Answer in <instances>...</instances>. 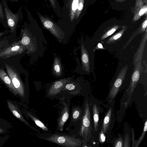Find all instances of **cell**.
I'll return each mask as SVG.
<instances>
[{
    "label": "cell",
    "mask_w": 147,
    "mask_h": 147,
    "mask_svg": "<svg viewBox=\"0 0 147 147\" xmlns=\"http://www.w3.org/2000/svg\"><path fill=\"white\" fill-rule=\"evenodd\" d=\"M26 50L20 40L14 41L0 50V58L6 59L20 54Z\"/></svg>",
    "instance_id": "277c9868"
},
{
    "label": "cell",
    "mask_w": 147,
    "mask_h": 147,
    "mask_svg": "<svg viewBox=\"0 0 147 147\" xmlns=\"http://www.w3.org/2000/svg\"><path fill=\"white\" fill-rule=\"evenodd\" d=\"M7 32H8V31H5L0 32V38L6 34Z\"/></svg>",
    "instance_id": "d6a6232c"
},
{
    "label": "cell",
    "mask_w": 147,
    "mask_h": 147,
    "mask_svg": "<svg viewBox=\"0 0 147 147\" xmlns=\"http://www.w3.org/2000/svg\"><path fill=\"white\" fill-rule=\"evenodd\" d=\"M5 66L8 75L16 89L18 94L22 97L25 96L24 87L20 75L16 70L7 63Z\"/></svg>",
    "instance_id": "5b68a950"
},
{
    "label": "cell",
    "mask_w": 147,
    "mask_h": 147,
    "mask_svg": "<svg viewBox=\"0 0 147 147\" xmlns=\"http://www.w3.org/2000/svg\"><path fill=\"white\" fill-rule=\"evenodd\" d=\"M107 108L103 119L102 129L105 135L107 136L110 132L115 120L114 105L113 102Z\"/></svg>",
    "instance_id": "9c48e42d"
},
{
    "label": "cell",
    "mask_w": 147,
    "mask_h": 147,
    "mask_svg": "<svg viewBox=\"0 0 147 147\" xmlns=\"http://www.w3.org/2000/svg\"><path fill=\"white\" fill-rule=\"evenodd\" d=\"M147 7L146 4L135 11V15L133 18V20L136 21L138 20L144 13L147 14Z\"/></svg>",
    "instance_id": "ffe728a7"
},
{
    "label": "cell",
    "mask_w": 147,
    "mask_h": 147,
    "mask_svg": "<svg viewBox=\"0 0 147 147\" xmlns=\"http://www.w3.org/2000/svg\"><path fill=\"white\" fill-rule=\"evenodd\" d=\"M125 30L123 29L121 30L119 32L112 36L108 40V42L109 43L113 42L119 38L122 35Z\"/></svg>",
    "instance_id": "cb8c5ba5"
},
{
    "label": "cell",
    "mask_w": 147,
    "mask_h": 147,
    "mask_svg": "<svg viewBox=\"0 0 147 147\" xmlns=\"http://www.w3.org/2000/svg\"><path fill=\"white\" fill-rule=\"evenodd\" d=\"M143 2L142 0H136L135 11L142 7L143 6Z\"/></svg>",
    "instance_id": "f1b7e54d"
},
{
    "label": "cell",
    "mask_w": 147,
    "mask_h": 147,
    "mask_svg": "<svg viewBox=\"0 0 147 147\" xmlns=\"http://www.w3.org/2000/svg\"><path fill=\"white\" fill-rule=\"evenodd\" d=\"M92 111L94 122V132L97 131L98 127L100 109L96 103L92 105Z\"/></svg>",
    "instance_id": "2e32d148"
},
{
    "label": "cell",
    "mask_w": 147,
    "mask_h": 147,
    "mask_svg": "<svg viewBox=\"0 0 147 147\" xmlns=\"http://www.w3.org/2000/svg\"><path fill=\"white\" fill-rule=\"evenodd\" d=\"M128 69L127 66L125 65L119 71L109 91L107 98L108 102H112L115 99L124 80Z\"/></svg>",
    "instance_id": "52a82bcc"
},
{
    "label": "cell",
    "mask_w": 147,
    "mask_h": 147,
    "mask_svg": "<svg viewBox=\"0 0 147 147\" xmlns=\"http://www.w3.org/2000/svg\"><path fill=\"white\" fill-rule=\"evenodd\" d=\"M144 1V2H146V0H143Z\"/></svg>",
    "instance_id": "d590c367"
},
{
    "label": "cell",
    "mask_w": 147,
    "mask_h": 147,
    "mask_svg": "<svg viewBox=\"0 0 147 147\" xmlns=\"http://www.w3.org/2000/svg\"><path fill=\"white\" fill-rule=\"evenodd\" d=\"M118 28V26H115L111 28L102 36L101 38V40H103L111 35Z\"/></svg>",
    "instance_id": "603a6c76"
},
{
    "label": "cell",
    "mask_w": 147,
    "mask_h": 147,
    "mask_svg": "<svg viewBox=\"0 0 147 147\" xmlns=\"http://www.w3.org/2000/svg\"><path fill=\"white\" fill-rule=\"evenodd\" d=\"M52 5L54 8L56 7V4L55 0H49Z\"/></svg>",
    "instance_id": "1f68e13d"
},
{
    "label": "cell",
    "mask_w": 147,
    "mask_h": 147,
    "mask_svg": "<svg viewBox=\"0 0 147 147\" xmlns=\"http://www.w3.org/2000/svg\"><path fill=\"white\" fill-rule=\"evenodd\" d=\"M0 79L5 84L9 90L14 94L17 95L18 94L10 78L2 68H0Z\"/></svg>",
    "instance_id": "5bb4252c"
},
{
    "label": "cell",
    "mask_w": 147,
    "mask_h": 147,
    "mask_svg": "<svg viewBox=\"0 0 147 147\" xmlns=\"http://www.w3.org/2000/svg\"><path fill=\"white\" fill-rule=\"evenodd\" d=\"M70 78H65L53 82L47 93V97L53 98L60 95L61 89L67 84L71 82Z\"/></svg>",
    "instance_id": "30bf717a"
},
{
    "label": "cell",
    "mask_w": 147,
    "mask_h": 147,
    "mask_svg": "<svg viewBox=\"0 0 147 147\" xmlns=\"http://www.w3.org/2000/svg\"><path fill=\"white\" fill-rule=\"evenodd\" d=\"M81 60L82 67L84 70L88 72H89L90 67L88 54L83 44L81 46Z\"/></svg>",
    "instance_id": "9a60e30c"
},
{
    "label": "cell",
    "mask_w": 147,
    "mask_h": 147,
    "mask_svg": "<svg viewBox=\"0 0 147 147\" xmlns=\"http://www.w3.org/2000/svg\"><path fill=\"white\" fill-rule=\"evenodd\" d=\"M61 100L56 129L58 131H62L63 130L64 125L69 116L70 101L68 99L66 100L64 97L62 98Z\"/></svg>",
    "instance_id": "3957f363"
},
{
    "label": "cell",
    "mask_w": 147,
    "mask_h": 147,
    "mask_svg": "<svg viewBox=\"0 0 147 147\" xmlns=\"http://www.w3.org/2000/svg\"><path fill=\"white\" fill-rule=\"evenodd\" d=\"M27 115L34 122L36 125L45 133H51L48 128L41 120L33 114L28 112Z\"/></svg>",
    "instance_id": "e0dca14e"
},
{
    "label": "cell",
    "mask_w": 147,
    "mask_h": 147,
    "mask_svg": "<svg viewBox=\"0 0 147 147\" xmlns=\"http://www.w3.org/2000/svg\"><path fill=\"white\" fill-rule=\"evenodd\" d=\"M83 111V108L79 106H72L69 123L67 129H70L72 127L76 129L78 124H80Z\"/></svg>",
    "instance_id": "7c38bea8"
},
{
    "label": "cell",
    "mask_w": 147,
    "mask_h": 147,
    "mask_svg": "<svg viewBox=\"0 0 147 147\" xmlns=\"http://www.w3.org/2000/svg\"><path fill=\"white\" fill-rule=\"evenodd\" d=\"M40 21L44 26L58 38L62 39L64 37V32L53 22L38 12Z\"/></svg>",
    "instance_id": "ba28073f"
},
{
    "label": "cell",
    "mask_w": 147,
    "mask_h": 147,
    "mask_svg": "<svg viewBox=\"0 0 147 147\" xmlns=\"http://www.w3.org/2000/svg\"><path fill=\"white\" fill-rule=\"evenodd\" d=\"M147 130V120H146L145 122L144 123V127L143 129L142 133L140 137L138 139L137 141H136L135 144L134 146L135 147H138L142 141L143 138H144L146 132Z\"/></svg>",
    "instance_id": "44dd1931"
},
{
    "label": "cell",
    "mask_w": 147,
    "mask_h": 147,
    "mask_svg": "<svg viewBox=\"0 0 147 147\" xmlns=\"http://www.w3.org/2000/svg\"><path fill=\"white\" fill-rule=\"evenodd\" d=\"M20 35L22 44L25 47L28 54L34 53L37 49L35 38L27 28L21 30Z\"/></svg>",
    "instance_id": "8992f818"
},
{
    "label": "cell",
    "mask_w": 147,
    "mask_h": 147,
    "mask_svg": "<svg viewBox=\"0 0 147 147\" xmlns=\"http://www.w3.org/2000/svg\"><path fill=\"white\" fill-rule=\"evenodd\" d=\"M15 0V1H18V0Z\"/></svg>",
    "instance_id": "8d00e7d4"
},
{
    "label": "cell",
    "mask_w": 147,
    "mask_h": 147,
    "mask_svg": "<svg viewBox=\"0 0 147 147\" xmlns=\"http://www.w3.org/2000/svg\"><path fill=\"white\" fill-rule=\"evenodd\" d=\"M147 25V19L143 22L142 23L141 28L140 30V32H143L145 31V29L146 28Z\"/></svg>",
    "instance_id": "f546056e"
},
{
    "label": "cell",
    "mask_w": 147,
    "mask_h": 147,
    "mask_svg": "<svg viewBox=\"0 0 147 147\" xmlns=\"http://www.w3.org/2000/svg\"><path fill=\"white\" fill-rule=\"evenodd\" d=\"M4 131V130L3 129L0 128V133H3Z\"/></svg>",
    "instance_id": "e575fe53"
},
{
    "label": "cell",
    "mask_w": 147,
    "mask_h": 147,
    "mask_svg": "<svg viewBox=\"0 0 147 147\" xmlns=\"http://www.w3.org/2000/svg\"><path fill=\"white\" fill-rule=\"evenodd\" d=\"M54 74L56 76H59L61 75L62 68L60 61L57 57H55L53 67Z\"/></svg>",
    "instance_id": "d6986e66"
},
{
    "label": "cell",
    "mask_w": 147,
    "mask_h": 147,
    "mask_svg": "<svg viewBox=\"0 0 147 147\" xmlns=\"http://www.w3.org/2000/svg\"><path fill=\"white\" fill-rule=\"evenodd\" d=\"M84 0H79L78 7L75 14V19L77 20L80 16L83 9Z\"/></svg>",
    "instance_id": "7402d4cb"
},
{
    "label": "cell",
    "mask_w": 147,
    "mask_h": 147,
    "mask_svg": "<svg viewBox=\"0 0 147 147\" xmlns=\"http://www.w3.org/2000/svg\"><path fill=\"white\" fill-rule=\"evenodd\" d=\"M105 135L104 134L102 129H101L99 135V141L101 143H103L105 142Z\"/></svg>",
    "instance_id": "484cf974"
},
{
    "label": "cell",
    "mask_w": 147,
    "mask_h": 147,
    "mask_svg": "<svg viewBox=\"0 0 147 147\" xmlns=\"http://www.w3.org/2000/svg\"><path fill=\"white\" fill-rule=\"evenodd\" d=\"M78 135L82 138V146H85L92 138L93 129L91 124L90 107L88 99H85Z\"/></svg>",
    "instance_id": "6da1fadb"
},
{
    "label": "cell",
    "mask_w": 147,
    "mask_h": 147,
    "mask_svg": "<svg viewBox=\"0 0 147 147\" xmlns=\"http://www.w3.org/2000/svg\"><path fill=\"white\" fill-rule=\"evenodd\" d=\"M4 16L2 6L0 2V18L2 19L3 20L4 19Z\"/></svg>",
    "instance_id": "4dcf8cb0"
},
{
    "label": "cell",
    "mask_w": 147,
    "mask_h": 147,
    "mask_svg": "<svg viewBox=\"0 0 147 147\" xmlns=\"http://www.w3.org/2000/svg\"><path fill=\"white\" fill-rule=\"evenodd\" d=\"M98 47L100 49L103 48V47L102 44L100 43H99L98 45Z\"/></svg>",
    "instance_id": "836d02e7"
},
{
    "label": "cell",
    "mask_w": 147,
    "mask_h": 147,
    "mask_svg": "<svg viewBox=\"0 0 147 147\" xmlns=\"http://www.w3.org/2000/svg\"><path fill=\"white\" fill-rule=\"evenodd\" d=\"M38 137L41 139L66 147H80L82 140L75 136L56 133H38Z\"/></svg>",
    "instance_id": "7a4b0ae2"
},
{
    "label": "cell",
    "mask_w": 147,
    "mask_h": 147,
    "mask_svg": "<svg viewBox=\"0 0 147 147\" xmlns=\"http://www.w3.org/2000/svg\"><path fill=\"white\" fill-rule=\"evenodd\" d=\"M8 42L5 39H2L0 40V50L3 48L7 46Z\"/></svg>",
    "instance_id": "83f0119b"
},
{
    "label": "cell",
    "mask_w": 147,
    "mask_h": 147,
    "mask_svg": "<svg viewBox=\"0 0 147 147\" xmlns=\"http://www.w3.org/2000/svg\"><path fill=\"white\" fill-rule=\"evenodd\" d=\"M79 0H70L69 5V18L71 21L75 18Z\"/></svg>",
    "instance_id": "ac0fdd59"
},
{
    "label": "cell",
    "mask_w": 147,
    "mask_h": 147,
    "mask_svg": "<svg viewBox=\"0 0 147 147\" xmlns=\"http://www.w3.org/2000/svg\"><path fill=\"white\" fill-rule=\"evenodd\" d=\"M3 3L8 25L11 32L13 33L16 28L19 18V15L18 13H13L10 10L6 1H3Z\"/></svg>",
    "instance_id": "8fae6325"
},
{
    "label": "cell",
    "mask_w": 147,
    "mask_h": 147,
    "mask_svg": "<svg viewBox=\"0 0 147 147\" xmlns=\"http://www.w3.org/2000/svg\"><path fill=\"white\" fill-rule=\"evenodd\" d=\"M114 147H123V138L121 135H119L114 142Z\"/></svg>",
    "instance_id": "d4e9b609"
},
{
    "label": "cell",
    "mask_w": 147,
    "mask_h": 147,
    "mask_svg": "<svg viewBox=\"0 0 147 147\" xmlns=\"http://www.w3.org/2000/svg\"><path fill=\"white\" fill-rule=\"evenodd\" d=\"M123 147H130L129 138V135L127 134H126L125 136Z\"/></svg>",
    "instance_id": "4316f807"
},
{
    "label": "cell",
    "mask_w": 147,
    "mask_h": 147,
    "mask_svg": "<svg viewBox=\"0 0 147 147\" xmlns=\"http://www.w3.org/2000/svg\"><path fill=\"white\" fill-rule=\"evenodd\" d=\"M7 104L9 109L16 117L19 119L27 125L30 127L37 132L38 133H40V132L37 129L31 127L28 122L25 120L17 106L9 101H7Z\"/></svg>",
    "instance_id": "4fadbf2b"
}]
</instances>
